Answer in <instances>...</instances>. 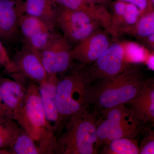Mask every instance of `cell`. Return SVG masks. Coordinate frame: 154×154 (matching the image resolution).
<instances>
[{"label": "cell", "instance_id": "32", "mask_svg": "<svg viewBox=\"0 0 154 154\" xmlns=\"http://www.w3.org/2000/svg\"><path fill=\"white\" fill-rule=\"evenodd\" d=\"M1 66V65L0 64V66Z\"/></svg>", "mask_w": 154, "mask_h": 154}, {"label": "cell", "instance_id": "26", "mask_svg": "<svg viewBox=\"0 0 154 154\" xmlns=\"http://www.w3.org/2000/svg\"><path fill=\"white\" fill-rule=\"evenodd\" d=\"M125 2L131 3L139 9L141 13L148 10V0H117Z\"/></svg>", "mask_w": 154, "mask_h": 154}, {"label": "cell", "instance_id": "4", "mask_svg": "<svg viewBox=\"0 0 154 154\" xmlns=\"http://www.w3.org/2000/svg\"><path fill=\"white\" fill-rule=\"evenodd\" d=\"M91 85L84 67L81 66L59 79L56 100L63 124L73 116L88 110L91 105Z\"/></svg>", "mask_w": 154, "mask_h": 154}, {"label": "cell", "instance_id": "30", "mask_svg": "<svg viewBox=\"0 0 154 154\" xmlns=\"http://www.w3.org/2000/svg\"><path fill=\"white\" fill-rule=\"evenodd\" d=\"M0 154H10L9 152L6 150H0Z\"/></svg>", "mask_w": 154, "mask_h": 154}, {"label": "cell", "instance_id": "5", "mask_svg": "<svg viewBox=\"0 0 154 154\" xmlns=\"http://www.w3.org/2000/svg\"><path fill=\"white\" fill-rule=\"evenodd\" d=\"M97 127L96 148L121 137L137 138L144 124L124 104L100 110Z\"/></svg>", "mask_w": 154, "mask_h": 154}, {"label": "cell", "instance_id": "25", "mask_svg": "<svg viewBox=\"0 0 154 154\" xmlns=\"http://www.w3.org/2000/svg\"><path fill=\"white\" fill-rule=\"evenodd\" d=\"M0 64L4 67L6 71L10 75L17 73L16 67L13 64L11 59L0 39Z\"/></svg>", "mask_w": 154, "mask_h": 154}, {"label": "cell", "instance_id": "11", "mask_svg": "<svg viewBox=\"0 0 154 154\" xmlns=\"http://www.w3.org/2000/svg\"><path fill=\"white\" fill-rule=\"evenodd\" d=\"M17 69L14 74L39 84L48 77L45 71L38 51L24 45L11 59ZM12 75V74H11Z\"/></svg>", "mask_w": 154, "mask_h": 154}, {"label": "cell", "instance_id": "2", "mask_svg": "<svg viewBox=\"0 0 154 154\" xmlns=\"http://www.w3.org/2000/svg\"><path fill=\"white\" fill-rule=\"evenodd\" d=\"M13 117L38 144L42 154L55 153L57 136L45 118L38 84L29 81L24 104Z\"/></svg>", "mask_w": 154, "mask_h": 154}, {"label": "cell", "instance_id": "15", "mask_svg": "<svg viewBox=\"0 0 154 154\" xmlns=\"http://www.w3.org/2000/svg\"><path fill=\"white\" fill-rule=\"evenodd\" d=\"M144 124L154 122V81L148 79L135 96L125 104Z\"/></svg>", "mask_w": 154, "mask_h": 154}, {"label": "cell", "instance_id": "22", "mask_svg": "<svg viewBox=\"0 0 154 154\" xmlns=\"http://www.w3.org/2000/svg\"><path fill=\"white\" fill-rule=\"evenodd\" d=\"M126 3L116 1L111 4L110 33L113 40L118 38L119 29L122 23Z\"/></svg>", "mask_w": 154, "mask_h": 154}, {"label": "cell", "instance_id": "18", "mask_svg": "<svg viewBox=\"0 0 154 154\" xmlns=\"http://www.w3.org/2000/svg\"><path fill=\"white\" fill-rule=\"evenodd\" d=\"M102 154H139V140L137 138L121 137L105 144L99 149Z\"/></svg>", "mask_w": 154, "mask_h": 154}, {"label": "cell", "instance_id": "6", "mask_svg": "<svg viewBox=\"0 0 154 154\" xmlns=\"http://www.w3.org/2000/svg\"><path fill=\"white\" fill-rule=\"evenodd\" d=\"M134 65L126 55L123 42L117 39L94 63L83 67L92 84L116 76Z\"/></svg>", "mask_w": 154, "mask_h": 154}, {"label": "cell", "instance_id": "16", "mask_svg": "<svg viewBox=\"0 0 154 154\" xmlns=\"http://www.w3.org/2000/svg\"><path fill=\"white\" fill-rule=\"evenodd\" d=\"M57 6L65 8L82 11L96 19L102 28L110 31V11L103 5H93L86 0H53Z\"/></svg>", "mask_w": 154, "mask_h": 154}, {"label": "cell", "instance_id": "24", "mask_svg": "<svg viewBox=\"0 0 154 154\" xmlns=\"http://www.w3.org/2000/svg\"><path fill=\"white\" fill-rule=\"evenodd\" d=\"M141 136L139 140V154H154V130L152 126L143 125L139 134Z\"/></svg>", "mask_w": 154, "mask_h": 154}, {"label": "cell", "instance_id": "10", "mask_svg": "<svg viewBox=\"0 0 154 154\" xmlns=\"http://www.w3.org/2000/svg\"><path fill=\"white\" fill-rule=\"evenodd\" d=\"M113 40L108 31L100 28L72 48V60L79 63L81 66L90 65L105 52Z\"/></svg>", "mask_w": 154, "mask_h": 154}, {"label": "cell", "instance_id": "3", "mask_svg": "<svg viewBox=\"0 0 154 154\" xmlns=\"http://www.w3.org/2000/svg\"><path fill=\"white\" fill-rule=\"evenodd\" d=\"M98 113L88 110L73 116L66 123L63 132L57 138L55 154H96Z\"/></svg>", "mask_w": 154, "mask_h": 154}, {"label": "cell", "instance_id": "20", "mask_svg": "<svg viewBox=\"0 0 154 154\" xmlns=\"http://www.w3.org/2000/svg\"><path fill=\"white\" fill-rule=\"evenodd\" d=\"M8 151L10 154H42L38 144L22 128Z\"/></svg>", "mask_w": 154, "mask_h": 154}, {"label": "cell", "instance_id": "31", "mask_svg": "<svg viewBox=\"0 0 154 154\" xmlns=\"http://www.w3.org/2000/svg\"><path fill=\"white\" fill-rule=\"evenodd\" d=\"M106 2H107V1H108V0H106Z\"/></svg>", "mask_w": 154, "mask_h": 154}, {"label": "cell", "instance_id": "29", "mask_svg": "<svg viewBox=\"0 0 154 154\" xmlns=\"http://www.w3.org/2000/svg\"><path fill=\"white\" fill-rule=\"evenodd\" d=\"M88 2L93 5H103L106 3V0H86Z\"/></svg>", "mask_w": 154, "mask_h": 154}, {"label": "cell", "instance_id": "17", "mask_svg": "<svg viewBox=\"0 0 154 154\" xmlns=\"http://www.w3.org/2000/svg\"><path fill=\"white\" fill-rule=\"evenodd\" d=\"M57 8L53 0H25V14L42 19L56 28Z\"/></svg>", "mask_w": 154, "mask_h": 154}, {"label": "cell", "instance_id": "19", "mask_svg": "<svg viewBox=\"0 0 154 154\" xmlns=\"http://www.w3.org/2000/svg\"><path fill=\"white\" fill-rule=\"evenodd\" d=\"M21 128L12 117L6 116H0V150L8 151Z\"/></svg>", "mask_w": 154, "mask_h": 154}, {"label": "cell", "instance_id": "13", "mask_svg": "<svg viewBox=\"0 0 154 154\" xmlns=\"http://www.w3.org/2000/svg\"><path fill=\"white\" fill-rule=\"evenodd\" d=\"M25 0H0V37L16 38L19 33V19L25 14Z\"/></svg>", "mask_w": 154, "mask_h": 154}, {"label": "cell", "instance_id": "9", "mask_svg": "<svg viewBox=\"0 0 154 154\" xmlns=\"http://www.w3.org/2000/svg\"><path fill=\"white\" fill-rule=\"evenodd\" d=\"M56 27L37 17L24 14L19 19V33L24 45L37 51L46 47L57 32Z\"/></svg>", "mask_w": 154, "mask_h": 154}, {"label": "cell", "instance_id": "28", "mask_svg": "<svg viewBox=\"0 0 154 154\" xmlns=\"http://www.w3.org/2000/svg\"><path fill=\"white\" fill-rule=\"evenodd\" d=\"M10 116L13 118L12 113L6 107L0 97V116Z\"/></svg>", "mask_w": 154, "mask_h": 154}, {"label": "cell", "instance_id": "14", "mask_svg": "<svg viewBox=\"0 0 154 154\" xmlns=\"http://www.w3.org/2000/svg\"><path fill=\"white\" fill-rule=\"evenodd\" d=\"M26 79L18 77H14L13 79L0 78V97L13 117L25 102L29 82L27 83Z\"/></svg>", "mask_w": 154, "mask_h": 154}, {"label": "cell", "instance_id": "23", "mask_svg": "<svg viewBox=\"0 0 154 154\" xmlns=\"http://www.w3.org/2000/svg\"><path fill=\"white\" fill-rule=\"evenodd\" d=\"M140 14L139 9L135 5L131 3H126L119 36L122 34H129L137 22Z\"/></svg>", "mask_w": 154, "mask_h": 154}, {"label": "cell", "instance_id": "27", "mask_svg": "<svg viewBox=\"0 0 154 154\" xmlns=\"http://www.w3.org/2000/svg\"><path fill=\"white\" fill-rule=\"evenodd\" d=\"M143 44L152 50L154 49V33L141 39Z\"/></svg>", "mask_w": 154, "mask_h": 154}, {"label": "cell", "instance_id": "7", "mask_svg": "<svg viewBox=\"0 0 154 154\" xmlns=\"http://www.w3.org/2000/svg\"><path fill=\"white\" fill-rule=\"evenodd\" d=\"M56 24L64 37L75 45L102 28L97 20L85 12L58 6Z\"/></svg>", "mask_w": 154, "mask_h": 154}, {"label": "cell", "instance_id": "1", "mask_svg": "<svg viewBox=\"0 0 154 154\" xmlns=\"http://www.w3.org/2000/svg\"><path fill=\"white\" fill-rule=\"evenodd\" d=\"M147 79L142 67L135 65L116 76L93 83L91 87V105L97 113L125 105L137 94Z\"/></svg>", "mask_w": 154, "mask_h": 154}, {"label": "cell", "instance_id": "12", "mask_svg": "<svg viewBox=\"0 0 154 154\" xmlns=\"http://www.w3.org/2000/svg\"><path fill=\"white\" fill-rule=\"evenodd\" d=\"M59 79L57 75H50L47 79L38 84L45 118L50 128L56 135L60 133L63 128L56 100V87Z\"/></svg>", "mask_w": 154, "mask_h": 154}, {"label": "cell", "instance_id": "8", "mask_svg": "<svg viewBox=\"0 0 154 154\" xmlns=\"http://www.w3.org/2000/svg\"><path fill=\"white\" fill-rule=\"evenodd\" d=\"M72 45L57 33L49 44L38 51L42 63L48 75L63 73L70 69L73 60Z\"/></svg>", "mask_w": 154, "mask_h": 154}, {"label": "cell", "instance_id": "21", "mask_svg": "<svg viewBox=\"0 0 154 154\" xmlns=\"http://www.w3.org/2000/svg\"><path fill=\"white\" fill-rule=\"evenodd\" d=\"M154 33V11L147 10L140 14L130 35L142 39Z\"/></svg>", "mask_w": 154, "mask_h": 154}]
</instances>
